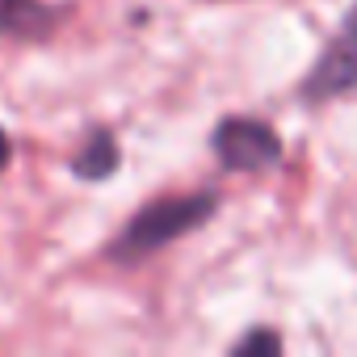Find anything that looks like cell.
I'll use <instances>...</instances> for the list:
<instances>
[{
  "label": "cell",
  "mask_w": 357,
  "mask_h": 357,
  "mask_svg": "<svg viewBox=\"0 0 357 357\" xmlns=\"http://www.w3.org/2000/svg\"><path fill=\"white\" fill-rule=\"evenodd\" d=\"M215 211H219L215 194H176V198L147 202L143 211H135V219L126 223V231L109 244V261H118V265L147 261L151 252L168 248L172 240H181V236L206 227Z\"/></svg>",
  "instance_id": "cell-1"
},
{
  "label": "cell",
  "mask_w": 357,
  "mask_h": 357,
  "mask_svg": "<svg viewBox=\"0 0 357 357\" xmlns=\"http://www.w3.org/2000/svg\"><path fill=\"white\" fill-rule=\"evenodd\" d=\"M211 151L219 160V168L227 172H265L282 164V139L265 118H248V114H231L215 126L211 135Z\"/></svg>",
  "instance_id": "cell-2"
},
{
  "label": "cell",
  "mask_w": 357,
  "mask_h": 357,
  "mask_svg": "<svg viewBox=\"0 0 357 357\" xmlns=\"http://www.w3.org/2000/svg\"><path fill=\"white\" fill-rule=\"evenodd\" d=\"M349 93H357V5L349 9V17L340 22V30L332 34V43L311 63V72L303 76V89H298V97L307 105H324V101H336Z\"/></svg>",
  "instance_id": "cell-3"
},
{
  "label": "cell",
  "mask_w": 357,
  "mask_h": 357,
  "mask_svg": "<svg viewBox=\"0 0 357 357\" xmlns=\"http://www.w3.org/2000/svg\"><path fill=\"white\" fill-rule=\"evenodd\" d=\"M55 26V9L43 0H0V38H43Z\"/></svg>",
  "instance_id": "cell-4"
},
{
  "label": "cell",
  "mask_w": 357,
  "mask_h": 357,
  "mask_svg": "<svg viewBox=\"0 0 357 357\" xmlns=\"http://www.w3.org/2000/svg\"><path fill=\"white\" fill-rule=\"evenodd\" d=\"M118 139L105 130V126H97L89 139H84V147L76 151V160H72V172L76 176H84V181H105V176H114L118 172Z\"/></svg>",
  "instance_id": "cell-5"
},
{
  "label": "cell",
  "mask_w": 357,
  "mask_h": 357,
  "mask_svg": "<svg viewBox=\"0 0 357 357\" xmlns=\"http://www.w3.org/2000/svg\"><path fill=\"white\" fill-rule=\"evenodd\" d=\"M282 336L278 332H248L244 340H236V353H278Z\"/></svg>",
  "instance_id": "cell-6"
},
{
  "label": "cell",
  "mask_w": 357,
  "mask_h": 357,
  "mask_svg": "<svg viewBox=\"0 0 357 357\" xmlns=\"http://www.w3.org/2000/svg\"><path fill=\"white\" fill-rule=\"evenodd\" d=\"M9 160H13V143H9L5 130H0V168H9Z\"/></svg>",
  "instance_id": "cell-7"
}]
</instances>
